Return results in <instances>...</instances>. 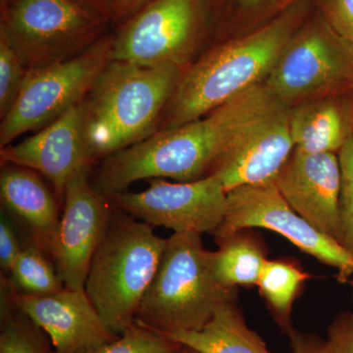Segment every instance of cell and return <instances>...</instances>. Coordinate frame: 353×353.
Masks as SVG:
<instances>
[{"instance_id":"obj_1","label":"cell","mask_w":353,"mask_h":353,"mask_svg":"<svg viewBox=\"0 0 353 353\" xmlns=\"http://www.w3.org/2000/svg\"><path fill=\"white\" fill-rule=\"evenodd\" d=\"M284 108L265 85H255L203 117L158 131L106 158L92 185L111 199L139 181L201 180L212 174L221 157L243 134Z\"/></svg>"},{"instance_id":"obj_2","label":"cell","mask_w":353,"mask_h":353,"mask_svg":"<svg viewBox=\"0 0 353 353\" xmlns=\"http://www.w3.org/2000/svg\"><path fill=\"white\" fill-rule=\"evenodd\" d=\"M183 70L150 68L112 60L82 101L83 130L92 161L158 132Z\"/></svg>"},{"instance_id":"obj_3","label":"cell","mask_w":353,"mask_h":353,"mask_svg":"<svg viewBox=\"0 0 353 353\" xmlns=\"http://www.w3.org/2000/svg\"><path fill=\"white\" fill-rule=\"evenodd\" d=\"M292 16L279 17L241 38L220 44L183 70L159 130L199 119L269 74L292 36Z\"/></svg>"},{"instance_id":"obj_4","label":"cell","mask_w":353,"mask_h":353,"mask_svg":"<svg viewBox=\"0 0 353 353\" xmlns=\"http://www.w3.org/2000/svg\"><path fill=\"white\" fill-rule=\"evenodd\" d=\"M166 243L167 239L154 233V228L114 206L90 262L85 290L102 321L116 336L136 320Z\"/></svg>"},{"instance_id":"obj_5","label":"cell","mask_w":353,"mask_h":353,"mask_svg":"<svg viewBox=\"0 0 353 353\" xmlns=\"http://www.w3.org/2000/svg\"><path fill=\"white\" fill-rule=\"evenodd\" d=\"M201 234L174 233L166 246L136 320L168 334L201 331L223 303L236 299V290L216 280Z\"/></svg>"},{"instance_id":"obj_6","label":"cell","mask_w":353,"mask_h":353,"mask_svg":"<svg viewBox=\"0 0 353 353\" xmlns=\"http://www.w3.org/2000/svg\"><path fill=\"white\" fill-rule=\"evenodd\" d=\"M105 21L81 0H12L0 30L31 70L85 52L101 39Z\"/></svg>"},{"instance_id":"obj_7","label":"cell","mask_w":353,"mask_h":353,"mask_svg":"<svg viewBox=\"0 0 353 353\" xmlns=\"http://www.w3.org/2000/svg\"><path fill=\"white\" fill-rule=\"evenodd\" d=\"M112 61V39L101 38L77 57L28 72L24 85L0 124V148L27 132L43 129L83 101Z\"/></svg>"},{"instance_id":"obj_8","label":"cell","mask_w":353,"mask_h":353,"mask_svg":"<svg viewBox=\"0 0 353 353\" xmlns=\"http://www.w3.org/2000/svg\"><path fill=\"white\" fill-rule=\"evenodd\" d=\"M203 0H152L112 39V60L183 70L196 48Z\"/></svg>"},{"instance_id":"obj_9","label":"cell","mask_w":353,"mask_h":353,"mask_svg":"<svg viewBox=\"0 0 353 353\" xmlns=\"http://www.w3.org/2000/svg\"><path fill=\"white\" fill-rule=\"evenodd\" d=\"M253 228L276 232L301 252L336 269V278L343 284L353 276V261L345 248L297 214L274 181L230 190L226 214L213 236L221 238L238 230Z\"/></svg>"},{"instance_id":"obj_10","label":"cell","mask_w":353,"mask_h":353,"mask_svg":"<svg viewBox=\"0 0 353 353\" xmlns=\"http://www.w3.org/2000/svg\"><path fill=\"white\" fill-rule=\"evenodd\" d=\"M148 189L111 197L116 208L154 227L174 233L214 234L227 211L228 192L219 178L192 182L148 180Z\"/></svg>"},{"instance_id":"obj_11","label":"cell","mask_w":353,"mask_h":353,"mask_svg":"<svg viewBox=\"0 0 353 353\" xmlns=\"http://www.w3.org/2000/svg\"><path fill=\"white\" fill-rule=\"evenodd\" d=\"M63 208L52 259L65 288L85 290L90 262L108 229L114 204L95 189L85 171L67 185Z\"/></svg>"},{"instance_id":"obj_12","label":"cell","mask_w":353,"mask_h":353,"mask_svg":"<svg viewBox=\"0 0 353 353\" xmlns=\"http://www.w3.org/2000/svg\"><path fill=\"white\" fill-rule=\"evenodd\" d=\"M14 305L50 336L55 353H81L116 336L102 321L85 290L64 288L43 296L24 294L2 277Z\"/></svg>"},{"instance_id":"obj_13","label":"cell","mask_w":353,"mask_h":353,"mask_svg":"<svg viewBox=\"0 0 353 353\" xmlns=\"http://www.w3.org/2000/svg\"><path fill=\"white\" fill-rule=\"evenodd\" d=\"M1 164L38 172L54 188L60 202L74 176L90 171V157L83 130L82 102L17 145L0 150Z\"/></svg>"},{"instance_id":"obj_14","label":"cell","mask_w":353,"mask_h":353,"mask_svg":"<svg viewBox=\"0 0 353 353\" xmlns=\"http://www.w3.org/2000/svg\"><path fill=\"white\" fill-rule=\"evenodd\" d=\"M274 182L297 214L340 243L341 171L339 155L294 150Z\"/></svg>"},{"instance_id":"obj_15","label":"cell","mask_w":353,"mask_h":353,"mask_svg":"<svg viewBox=\"0 0 353 353\" xmlns=\"http://www.w3.org/2000/svg\"><path fill=\"white\" fill-rule=\"evenodd\" d=\"M294 150L290 113L282 108L243 134L221 157L211 175L219 178L227 192L272 182Z\"/></svg>"},{"instance_id":"obj_16","label":"cell","mask_w":353,"mask_h":353,"mask_svg":"<svg viewBox=\"0 0 353 353\" xmlns=\"http://www.w3.org/2000/svg\"><path fill=\"white\" fill-rule=\"evenodd\" d=\"M341 73L343 60L333 41L324 31L312 29L290 41L265 87L284 104L328 87Z\"/></svg>"},{"instance_id":"obj_17","label":"cell","mask_w":353,"mask_h":353,"mask_svg":"<svg viewBox=\"0 0 353 353\" xmlns=\"http://www.w3.org/2000/svg\"><path fill=\"white\" fill-rule=\"evenodd\" d=\"M0 199L2 208L28 230L32 243L53 257L61 216L38 172L6 164L0 174Z\"/></svg>"},{"instance_id":"obj_18","label":"cell","mask_w":353,"mask_h":353,"mask_svg":"<svg viewBox=\"0 0 353 353\" xmlns=\"http://www.w3.org/2000/svg\"><path fill=\"white\" fill-rule=\"evenodd\" d=\"M166 334L199 353H272L259 334L248 328L236 299L223 303L201 331Z\"/></svg>"},{"instance_id":"obj_19","label":"cell","mask_w":353,"mask_h":353,"mask_svg":"<svg viewBox=\"0 0 353 353\" xmlns=\"http://www.w3.org/2000/svg\"><path fill=\"white\" fill-rule=\"evenodd\" d=\"M218 250L209 252V264L217 282L230 290L257 285L268 250L253 229H241L215 239Z\"/></svg>"},{"instance_id":"obj_20","label":"cell","mask_w":353,"mask_h":353,"mask_svg":"<svg viewBox=\"0 0 353 353\" xmlns=\"http://www.w3.org/2000/svg\"><path fill=\"white\" fill-rule=\"evenodd\" d=\"M290 130L294 150L306 153L340 152L347 137L340 111L326 101L305 104L290 112Z\"/></svg>"},{"instance_id":"obj_21","label":"cell","mask_w":353,"mask_h":353,"mask_svg":"<svg viewBox=\"0 0 353 353\" xmlns=\"http://www.w3.org/2000/svg\"><path fill=\"white\" fill-rule=\"evenodd\" d=\"M310 275L296 260L268 259L257 283L259 294L276 324L285 334L292 331L294 301L303 294Z\"/></svg>"},{"instance_id":"obj_22","label":"cell","mask_w":353,"mask_h":353,"mask_svg":"<svg viewBox=\"0 0 353 353\" xmlns=\"http://www.w3.org/2000/svg\"><path fill=\"white\" fill-rule=\"evenodd\" d=\"M46 254L32 241L25 245L9 272L11 285L19 292L34 296L63 290V281Z\"/></svg>"},{"instance_id":"obj_23","label":"cell","mask_w":353,"mask_h":353,"mask_svg":"<svg viewBox=\"0 0 353 353\" xmlns=\"http://www.w3.org/2000/svg\"><path fill=\"white\" fill-rule=\"evenodd\" d=\"M0 353H55L43 330L16 308L1 284Z\"/></svg>"},{"instance_id":"obj_24","label":"cell","mask_w":353,"mask_h":353,"mask_svg":"<svg viewBox=\"0 0 353 353\" xmlns=\"http://www.w3.org/2000/svg\"><path fill=\"white\" fill-rule=\"evenodd\" d=\"M183 347L168 334L134 320L116 340L81 353H180Z\"/></svg>"},{"instance_id":"obj_25","label":"cell","mask_w":353,"mask_h":353,"mask_svg":"<svg viewBox=\"0 0 353 353\" xmlns=\"http://www.w3.org/2000/svg\"><path fill=\"white\" fill-rule=\"evenodd\" d=\"M28 69L20 53L14 48L6 32L0 30V118L3 119L15 103Z\"/></svg>"},{"instance_id":"obj_26","label":"cell","mask_w":353,"mask_h":353,"mask_svg":"<svg viewBox=\"0 0 353 353\" xmlns=\"http://www.w3.org/2000/svg\"><path fill=\"white\" fill-rule=\"evenodd\" d=\"M341 171L340 194L341 245L353 261V132L339 152Z\"/></svg>"},{"instance_id":"obj_27","label":"cell","mask_w":353,"mask_h":353,"mask_svg":"<svg viewBox=\"0 0 353 353\" xmlns=\"http://www.w3.org/2000/svg\"><path fill=\"white\" fill-rule=\"evenodd\" d=\"M326 341L331 353H353V305L334 317Z\"/></svg>"},{"instance_id":"obj_28","label":"cell","mask_w":353,"mask_h":353,"mask_svg":"<svg viewBox=\"0 0 353 353\" xmlns=\"http://www.w3.org/2000/svg\"><path fill=\"white\" fill-rule=\"evenodd\" d=\"M22 248L12 224L2 213L0 220V266L2 270L6 273L10 272Z\"/></svg>"},{"instance_id":"obj_29","label":"cell","mask_w":353,"mask_h":353,"mask_svg":"<svg viewBox=\"0 0 353 353\" xmlns=\"http://www.w3.org/2000/svg\"><path fill=\"white\" fill-rule=\"evenodd\" d=\"M331 16L336 29L353 46V0H332Z\"/></svg>"},{"instance_id":"obj_30","label":"cell","mask_w":353,"mask_h":353,"mask_svg":"<svg viewBox=\"0 0 353 353\" xmlns=\"http://www.w3.org/2000/svg\"><path fill=\"white\" fill-rule=\"evenodd\" d=\"M294 353H331L327 341L314 334L303 333L292 329L288 334Z\"/></svg>"},{"instance_id":"obj_31","label":"cell","mask_w":353,"mask_h":353,"mask_svg":"<svg viewBox=\"0 0 353 353\" xmlns=\"http://www.w3.org/2000/svg\"><path fill=\"white\" fill-rule=\"evenodd\" d=\"M239 11L243 13H253L266 10L285 0H232Z\"/></svg>"},{"instance_id":"obj_32","label":"cell","mask_w":353,"mask_h":353,"mask_svg":"<svg viewBox=\"0 0 353 353\" xmlns=\"http://www.w3.org/2000/svg\"><path fill=\"white\" fill-rule=\"evenodd\" d=\"M152 0H116L113 16L116 18L132 16Z\"/></svg>"},{"instance_id":"obj_33","label":"cell","mask_w":353,"mask_h":353,"mask_svg":"<svg viewBox=\"0 0 353 353\" xmlns=\"http://www.w3.org/2000/svg\"><path fill=\"white\" fill-rule=\"evenodd\" d=\"M0 2H1V10L3 11L12 2V0H0Z\"/></svg>"},{"instance_id":"obj_34","label":"cell","mask_w":353,"mask_h":353,"mask_svg":"<svg viewBox=\"0 0 353 353\" xmlns=\"http://www.w3.org/2000/svg\"><path fill=\"white\" fill-rule=\"evenodd\" d=\"M180 353H199L194 350V348H190L189 347H183L182 350H181Z\"/></svg>"}]
</instances>
